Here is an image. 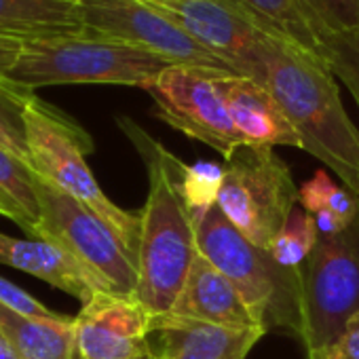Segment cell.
<instances>
[{"mask_svg":"<svg viewBox=\"0 0 359 359\" xmlns=\"http://www.w3.org/2000/svg\"><path fill=\"white\" fill-rule=\"evenodd\" d=\"M222 180H224V167L218 163L187 165L184 195H187V203H189L195 220L218 205Z\"/></svg>","mask_w":359,"mask_h":359,"instance_id":"26","label":"cell"},{"mask_svg":"<svg viewBox=\"0 0 359 359\" xmlns=\"http://www.w3.org/2000/svg\"><path fill=\"white\" fill-rule=\"evenodd\" d=\"M0 216H3V208H0Z\"/></svg>","mask_w":359,"mask_h":359,"instance_id":"33","label":"cell"},{"mask_svg":"<svg viewBox=\"0 0 359 359\" xmlns=\"http://www.w3.org/2000/svg\"><path fill=\"white\" fill-rule=\"evenodd\" d=\"M0 264L30 273L83 304L100 292H112L93 271L47 237L18 239L0 233Z\"/></svg>","mask_w":359,"mask_h":359,"instance_id":"14","label":"cell"},{"mask_svg":"<svg viewBox=\"0 0 359 359\" xmlns=\"http://www.w3.org/2000/svg\"><path fill=\"white\" fill-rule=\"evenodd\" d=\"M197 248L218 271H222L256 323L269 332L271 327L292 332L304 338V277L302 269L281 266L264 248L248 241L220 212L212 208L195 220Z\"/></svg>","mask_w":359,"mask_h":359,"instance_id":"3","label":"cell"},{"mask_svg":"<svg viewBox=\"0 0 359 359\" xmlns=\"http://www.w3.org/2000/svg\"><path fill=\"white\" fill-rule=\"evenodd\" d=\"M148 169V197L140 210L135 298L152 317L171 311L199 256L195 216L184 195L187 165L137 123L116 118Z\"/></svg>","mask_w":359,"mask_h":359,"instance_id":"1","label":"cell"},{"mask_svg":"<svg viewBox=\"0 0 359 359\" xmlns=\"http://www.w3.org/2000/svg\"><path fill=\"white\" fill-rule=\"evenodd\" d=\"M32 95L34 91L13 83L9 76H0V148L28 163L30 150L26 137V106Z\"/></svg>","mask_w":359,"mask_h":359,"instance_id":"22","label":"cell"},{"mask_svg":"<svg viewBox=\"0 0 359 359\" xmlns=\"http://www.w3.org/2000/svg\"><path fill=\"white\" fill-rule=\"evenodd\" d=\"M264 87L302 140V150L330 167L359 197V129L348 118L336 76L323 60L287 39L269 53Z\"/></svg>","mask_w":359,"mask_h":359,"instance_id":"2","label":"cell"},{"mask_svg":"<svg viewBox=\"0 0 359 359\" xmlns=\"http://www.w3.org/2000/svg\"><path fill=\"white\" fill-rule=\"evenodd\" d=\"M85 32L144 47L173 66H203L231 72L152 0H81ZM235 74V72H233Z\"/></svg>","mask_w":359,"mask_h":359,"instance_id":"11","label":"cell"},{"mask_svg":"<svg viewBox=\"0 0 359 359\" xmlns=\"http://www.w3.org/2000/svg\"><path fill=\"white\" fill-rule=\"evenodd\" d=\"M298 205L315 218L321 235L344 231L359 214V197L338 187L323 169L298 189Z\"/></svg>","mask_w":359,"mask_h":359,"instance_id":"20","label":"cell"},{"mask_svg":"<svg viewBox=\"0 0 359 359\" xmlns=\"http://www.w3.org/2000/svg\"><path fill=\"white\" fill-rule=\"evenodd\" d=\"M0 359H18L15 351L11 348V344L7 342V338L0 334Z\"/></svg>","mask_w":359,"mask_h":359,"instance_id":"30","label":"cell"},{"mask_svg":"<svg viewBox=\"0 0 359 359\" xmlns=\"http://www.w3.org/2000/svg\"><path fill=\"white\" fill-rule=\"evenodd\" d=\"M304 277V338L313 353L346 327L359 313V214L336 235H321L302 266Z\"/></svg>","mask_w":359,"mask_h":359,"instance_id":"7","label":"cell"},{"mask_svg":"<svg viewBox=\"0 0 359 359\" xmlns=\"http://www.w3.org/2000/svg\"><path fill=\"white\" fill-rule=\"evenodd\" d=\"M137 359H158V357H154L152 353H146V355H142V357H137Z\"/></svg>","mask_w":359,"mask_h":359,"instance_id":"31","label":"cell"},{"mask_svg":"<svg viewBox=\"0 0 359 359\" xmlns=\"http://www.w3.org/2000/svg\"><path fill=\"white\" fill-rule=\"evenodd\" d=\"M319 237H321V233L317 229L315 218L309 212H304L302 208L300 210L294 208V212L290 214L285 226L273 239L269 252L273 254V258L281 266L302 269V262L309 260V256L313 254Z\"/></svg>","mask_w":359,"mask_h":359,"instance_id":"23","label":"cell"},{"mask_svg":"<svg viewBox=\"0 0 359 359\" xmlns=\"http://www.w3.org/2000/svg\"><path fill=\"white\" fill-rule=\"evenodd\" d=\"M76 3L68 0H0V36L20 43L83 34Z\"/></svg>","mask_w":359,"mask_h":359,"instance_id":"17","label":"cell"},{"mask_svg":"<svg viewBox=\"0 0 359 359\" xmlns=\"http://www.w3.org/2000/svg\"><path fill=\"white\" fill-rule=\"evenodd\" d=\"M237 3L256 15L264 26L321 60L319 36L306 20L300 0H237Z\"/></svg>","mask_w":359,"mask_h":359,"instance_id":"21","label":"cell"},{"mask_svg":"<svg viewBox=\"0 0 359 359\" xmlns=\"http://www.w3.org/2000/svg\"><path fill=\"white\" fill-rule=\"evenodd\" d=\"M218 87L229 106L233 125L243 137V144L302 148L298 131L264 85L241 74L222 72Z\"/></svg>","mask_w":359,"mask_h":359,"instance_id":"15","label":"cell"},{"mask_svg":"<svg viewBox=\"0 0 359 359\" xmlns=\"http://www.w3.org/2000/svg\"><path fill=\"white\" fill-rule=\"evenodd\" d=\"M231 72L266 83L269 53L279 32L264 26L237 0H152Z\"/></svg>","mask_w":359,"mask_h":359,"instance_id":"8","label":"cell"},{"mask_svg":"<svg viewBox=\"0 0 359 359\" xmlns=\"http://www.w3.org/2000/svg\"><path fill=\"white\" fill-rule=\"evenodd\" d=\"M218 208L254 245L269 250L298 205L287 163L269 146H239L224 158Z\"/></svg>","mask_w":359,"mask_h":359,"instance_id":"6","label":"cell"},{"mask_svg":"<svg viewBox=\"0 0 359 359\" xmlns=\"http://www.w3.org/2000/svg\"><path fill=\"white\" fill-rule=\"evenodd\" d=\"M309 359H359V313H355L346 327L330 344L306 353Z\"/></svg>","mask_w":359,"mask_h":359,"instance_id":"28","label":"cell"},{"mask_svg":"<svg viewBox=\"0 0 359 359\" xmlns=\"http://www.w3.org/2000/svg\"><path fill=\"white\" fill-rule=\"evenodd\" d=\"M26 137L34 171L45 182L81 201L102 218L135 260L140 212L133 214L121 210L100 189L91 167L87 165V154L93 152L91 135L72 116L32 95L26 106Z\"/></svg>","mask_w":359,"mask_h":359,"instance_id":"5","label":"cell"},{"mask_svg":"<svg viewBox=\"0 0 359 359\" xmlns=\"http://www.w3.org/2000/svg\"><path fill=\"white\" fill-rule=\"evenodd\" d=\"M0 334L7 338L18 359H79L74 317L30 319L0 306Z\"/></svg>","mask_w":359,"mask_h":359,"instance_id":"18","label":"cell"},{"mask_svg":"<svg viewBox=\"0 0 359 359\" xmlns=\"http://www.w3.org/2000/svg\"><path fill=\"white\" fill-rule=\"evenodd\" d=\"M68 3H76V5H79V3H81V0H68Z\"/></svg>","mask_w":359,"mask_h":359,"instance_id":"32","label":"cell"},{"mask_svg":"<svg viewBox=\"0 0 359 359\" xmlns=\"http://www.w3.org/2000/svg\"><path fill=\"white\" fill-rule=\"evenodd\" d=\"M152 315L135 298L100 292L74 317L79 359H137L150 353Z\"/></svg>","mask_w":359,"mask_h":359,"instance_id":"12","label":"cell"},{"mask_svg":"<svg viewBox=\"0 0 359 359\" xmlns=\"http://www.w3.org/2000/svg\"><path fill=\"white\" fill-rule=\"evenodd\" d=\"M321 60L359 106V30L321 39Z\"/></svg>","mask_w":359,"mask_h":359,"instance_id":"25","label":"cell"},{"mask_svg":"<svg viewBox=\"0 0 359 359\" xmlns=\"http://www.w3.org/2000/svg\"><path fill=\"white\" fill-rule=\"evenodd\" d=\"M222 72L203 66H169L144 91L152 97L161 121L229 158L243 146V137L218 87Z\"/></svg>","mask_w":359,"mask_h":359,"instance_id":"10","label":"cell"},{"mask_svg":"<svg viewBox=\"0 0 359 359\" xmlns=\"http://www.w3.org/2000/svg\"><path fill=\"white\" fill-rule=\"evenodd\" d=\"M22 45L24 43H20V41L0 36V76H7L11 72V68L15 66V62L22 53Z\"/></svg>","mask_w":359,"mask_h":359,"instance_id":"29","label":"cell"},{"mask_svg":"<svg viewBox=\"0 0 359 359\" xmlns=\"http://www.w3.org/2000/svg\"><path fill=\"white\" fill-rule=\"evenodd\" d=\"M169 66L173 64L144 47L83 32L24 43L7 76L30 91L55 85H125L146 89Z\"/></svg>","mask_w":359,"mask_h":359,"instance_id":"4","label":"cell"},{"mask_svg":"<svg viewBox=\"0 0 359 359\" xmlns=\"http://www.w3.org/2000/svg\"><path fill=\"white\" fill-rule=\"evenodd\" d=\"M39 237L60 243L89 271H93L112 292L135 296V260L102 218L81 201L45 182L43 177L39 180Z\"/></svg>","mask_w":359,"mask_h":359,"instance_id":"9","label":"cell"},{"mask_svg":"<svg viewBox=\"0 0 359 359\" xmlns=\"http://www.w3.org/2000/svg\"><path fill=\"white\" fill-rule=\"evenodd\" d=\"M39 180L28 161L0 148V208L3 216L13 220L28 237H39Z\"/></svg>","mask_w":359,"mask_h":359,"instance_id":"19","label":"cell"},{"mask_svg":"<svg viewBox=\"0 0 359 359\" xmlns=\"http://www.w3.org/2000/svg\"><path fill=\"white\" fill-rule=\"evenodd\" d=\"M0 306L9 309L15 315L30 317V319H53L60 315L5 277H0Z\"/></svg>","mask_w":359,"mask_h":359,"instance_id":"27","label":"cell"},{"mask_svg":"<svg viewBox=\"0 0 359 359\" xmlns=\"http://www.w3.org/2000/svg\"><path fill=\"white\" fill-rule=\"evenodd\" d=\"M264 334L260 327H224L167 313L152 317L148 346L158 359H245Z\"/></svg>","mask_w":359,"mask_h":359,"instance_id":"13","label":"cell"},{"mask_svg":"<svg viewBox=\"0 0 359 359\" xmlns=\"http://www.w3.org/2000/svg\"><path fill=\"white\" fill-rule=\"evenodd\" d=\"M306 20L321 39L359 30V0H300Z\"/></svg>","mask_w":359,"mask_h":359,"instance_id":"24","label":"cell"},{"mask_svg":"<svg viewBox=\"0 0 359 359\" xmlns=\"http://www.w3.org/2000/svg\"><path fill=\"white\" fill-rule=\"evenodd\" d=\"M169 315L224 327H260L233 281L203 254H199L193 262L182 292L177 294Z\"/></svg>","mask_w":359,"mask_h":359,"instance_id":"16","label":"cell"}]
</instances>
